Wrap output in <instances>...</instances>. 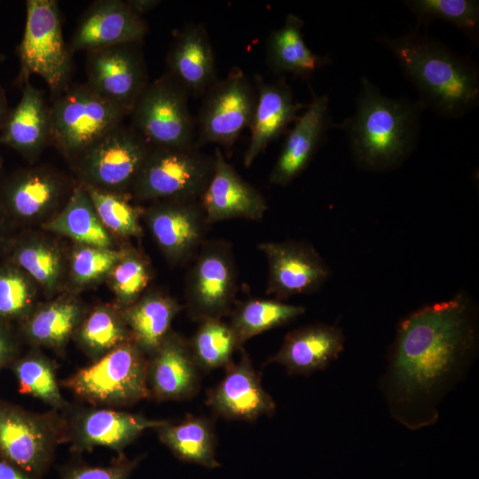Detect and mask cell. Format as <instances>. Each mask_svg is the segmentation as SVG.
Returning a JSON list of instances; mask_svg holds the SVG:
<instances>
[{
    "instance_id": "1",
    "label": "cell",
    "mask_w": 479,
    "mask_h": 479,
    "mask_svg": "<svg viewBox=\"0 0 479 479\" xmlns=\"http://www.w3.org/2000/svg\"><path fill=\"white\" fill-rule=\"evenodd\" d=\"M475 342V311L462 294L402 320L381 381L392 417L410 429L434 424L442 399L468 367Z\"/></svg>"
},
{
    "instance_id": "2",
    "label": "cell",
    "mask_w": 479,
    "mask_h": 479,
    "mask_svg": "<svg viewBox=\"0 0 479 479\" xmlns=\"http://www.w3.org/2000/svg\"><path fill=\"white\" fill-rule=\"evenodd\" d=\"M377 42L391 51L425 109L458 119L478 106L479 71L468 56L417 29L398 37H378Z\"/></svg>"
},
{
    "instance_id": "3",
    "label": "cell",
    "mask_w": 479,
    "mask_h": 479,
    "mask_svg": "<svg viewBox=\"0 0 479 479\" xmlns=\"http://www.w3.org/2000/svg\"><path fill=\"white\" fill-rule=\"evenodd\" d=\"M424 110L419 100L387 97L361 76L355 113L339 128L346 132L354 161L361 169L389 170L416 146Z\"/></svg>"
},
{
    "instance_id": "4",
    "label": "cell",
    "mask_w": 479,
    "mask_h": 479,
    "mask_svg": "<svg viewBox=\"0 0 479 479\" xmlns=\"http://www.w3.org/2000/svg\"><path fill=\"white\" fill-rule=\"evenodd\" d=\"M148 357L129 340L93 360L61 384L91 406L120 408L150 397Z\"/></svg>"
},
{
    "instance_id": "5",
    "label": "cell",
    "mask_w": 479,
    "mask_h": 479,
    "mask_svg": "<svg viewBox=\"0 0 479 479\" xmlns=\"http://www.w3.org/2000/svg\"><path fill=\"white\" fill-rule=\"evenodd\" d=\"M26 13L23 36L17 46L18 82L23 84L36 75L51 92L60 94L69 87L73 54L63 36L59 4L56 0H27Z\"/></svg>"
},
{
    "instance_id": "6",
    "label": "cell",
    "mask_w": 479,
    "mask_h": 479,
    "mask_svg": "<svg viewBox=\"0 0 479 479\" xmlns=\"http://www.w3.org/2000/svg\"><path fill=\"white\" fill-rule=\"evenodd\" d=\"M214 154L195 145L151 146L130 191L138 200H200L214 170Z\"/></svg>"
},
{
    "instance_id": "7",
    "label": "cell",
    "mask_w": 479,
    "mask_h": 479,
    "mask_svg": "<svg viewBox=\"0 0 479 479\" xmlns=\"http://www.w3.org/2000/svg\"><path fill=\"white\" fill-rule=\"evenodd\" d=\"M65 443L67 423L59 411L32 412L0 404V459L40 479Z\"/></svg>"
},
{
    "instance_id": "8",
    "label": "cell",
    "mask_w": 479,
    "mask_h": 479,
    "mask_svg": "<svg viewBox=\"0 0 479 479\" xmlns=\"http://www.w3.org/2000/svg\"><path fill=\"white\" fill-rule=\"evenodd\" d=\"M50 107L51 144L71 161L129 115L86 82L68 87Z\"/></svg>"
},
{
    "instance_id": "9",
    "label": "cell",
    "mask_w": 479,
    "mask_h": 479,
    "mask_svg": "<svg viewBox=\"0 0 479 479\" xmlns=\"http://www.w3.org/2000/svg\"><path fill=\"white\" fill-rule=\"evenodd\" d=\"M189 92L168 72L150 82L130 115V126L151 145H195V122L188 106Z\"/></svg>"
},
{
    "instance_id": "10",
    "label": "cell",
    "mask_w": 479,
    "mask_h": 479,
    "mask_svg": "<svg viewBox=\"0 0 479 479\" xmlns=\"http://www.w3.org/2000/svg\"><path fill=\"white\" fill-rule=\"evenodd\" d=\"M151 145L130 125L114 127L82 152L75 162L82 185L130 193Z\"/></svg>"
},
{
    "instance_id": "11",
    "label": "cell",
    "mask_w": 479,
    "mask_h": 479,
    "mask_svg": "<svg viewBox=\"0 0 479 479\" xmlns=\"http://www.w3.org/2000/svg\"><path fill=\"white\" fill-rule=\"evenodd\" d=\"M189 268L185 288V308L197 322L222 319L232 311L237 293V268L232 245L205 240Z\"/></svg>"
},
{
    "instance_id": "12",
    "label": "cell",
    "mask_w": 479,
    "mask_h": 479,
    "mask_svg": "<svg viewBox=\"0 0 479 479\" xmlns=\"http://www.w3.org/2000/svg\"><path fill=\"white\" fill-rule=\"evenodd\" d=\"M257 93L254 82L239 67L216 80L205 92L198 118L195 146L217 144L231 148L250 127Z\"/></svg>"
},
{
    "instance_id": "13",
    "label": "cell",
    "mask_w": 479,
    "mask_h": 479,
    "mask_svg": "<svg viewBox=\"0 0 479 479\" xmlns=\"http://www.w3.org/2000/svg\"><path fill=\"white\" fill-rule=\"evenodd\" d=\"M86 83L129 115L149 84L141 43H124L87 51Z\"/></svg>"
},
{
    "instance_id": "14",
    "label": "cell",
    "mask_w": 479,
    "mask_h": 479,
    "mask_svg": "<svg viewBox=\"0 0 479 479\" xmlns=\"http://www.w3.org/2000/svg\"><path fill=\"white\" fill-rule=\"evenodd\" d=\"M67 443L75 452L106 447L123 453V450L144 431L156 429L167 420H151L140 414L108 407H82L65 417Z\"/></svg>"
},
{
    "instance_id": "15",
    "label": "cell",
    "mask_w": 479,
    "mask_h": 479,
    "mask_svg": "<svg viewBox=\"0 0 479 479\" xmlns=\"http://www.w3.org/2000/svg\"><path fill=\"white\" fill-rule=\"evenodd\" d=\"M145 216L156 243L174 265L192 260L205 241L208 224L200 200L153 201Z\"/></svg>"
},
{
    "instance_id": "16",
    "label": "cell",
    "mask_w": 479,
    "mask_h": 479,
    "mask_svg": "<svg viewBox=\"0 0 479 479\" xmlns=\"http://www.w3.org/2000/svg\"><path fill=\"white\" fill-rule=\"evenodd\" d=\"M266 256V294L283 301L318 289L330 275L329 268L315 250L302 241H268L257 245Z\"/></svg>"
},
{
    "instance_id": "17",
    "label": "cell",
    "mask_w": 479,
    "mask_h": 479,
    "mask_svg": "<svg viewBox=\"0 0 479 479\" xmlns=\"http://www.w3.org/2000/svg\"><path fill=\"white\" fill-rule=\"evenodd\" d=\"M206 404L229 420L253 422L276 411L274 400L263 389L260 374L244 349L240 360L225 367L223 379L208 391Z\"/></svg>"
},
{
    "instance_id": "18",
    "label": "cell",
    "mask_w": 479,
    "mask_h": 479,
    "mask_svg": "<svg viewBox=\"0 0 479 479\" xmlns=\"http://www.w3.org/2000/svg\"><path fill=\"white\" fill-rule=\"evenodd\" d=\"M147 33L146 22L126 1L98 0L83 12L68 46L74 54L117 44H142Z\"/></svg>"
},
{
    "instance_id": "19",
    "label": "cell",
    "mask_w": 479,
    "mask_h": 479,
    "mask_svg": "<svg viewBox=\"0 0 479 479\" xmlns=\"http://www.w3.org/2000/svg\"><path fill=\"white\" fill-rule=\"evenodd\" d=\"M213 154V174L200 198L207 224L235 218L261 220L268 208L262 193L239 175L219 147Z\"/></svg>"
},
{
    "instance_id": "20",
    "label": "cell",
    "mask_w": 479,
    "mask_h": 479,
    "mask_svg": "<svg viewBox=\"0 0 479 479\" xmlns=\"http://www.w3.org/2000/svg\"><path fill=\"white\" fill-rule=\"evenodd\" d=\"M146 375L150 397L158 402L189 400L200 389V370L189 341L173 331L148 357Z\"/></svg>"
},
{
    "instance_id": "21",
    "label": "cell",
    "mask_w": 479,
    "mask_h": 479,
    "mask_svg": "<svg viewBox=\"0 0 479 479\" xmlns=\"http://www.w3.org/2000/svg\"><path fill=\"white\" fill-rule=\"evenodd\" d=\"M311 102L289 130L269 177L271 184L286 186L308 167L334 127L329 114L327 95H317L312 90Z\"/></svg>"
},
{
    "instance_id": "22",
    "label": "cell",
    "mask_w": 479,
    "mask_h": 479,
    "mask_svg": "<svg viewBox=\"0 0 479 479\" xmlns=\"http://www.w3.org/2000/svg\"><path fill=\"white\" fill-rule=\"evenodd\" d=\"M68 188V182L53 169H20L1 182L0 208L16 221H31L57 206Z\"/></svg>"
},
{
    "instance_id": "23",
    "label": "cell",
    "mask_w": 479,
    "mask_h": 479,
    "mask_svg": "<svg viewBox=\"0 0 479 479\" xmlns=\"http://www.w3.org/2000/svg\"><path fill=\"white\" fill-rule=\"evenodd\" d=\"M254 83L257 98L249 127L250 140L243 157L245 168H249L267 146L285 132L291 122L296 121L297 113L307 107V105L294 100L285 76L267 82L256 75Z\"/></svg>"
},
{
    "instance_id": "24",
    "label": "cell",
    "mask_w": 479,
    "mask_h": 479,
    "mask_svg": "<svg viewBox=\"0 0 479 479\" xmlns=\"http://www.w3.org/2000/svg\"><path fill=\"white\" fill-rule=\"evenodd\" d=\"M22 94L10 109L0 130V145L10 147L26 160L34 161L51 143V107L43 90L29 81L22 84Z\"/></svg>"
},
{
    "instance_id": "25",
    "label": "cell",
    "mask_w": 479,
    "mask_h": 479,
    "mask_svg": "<svg viewBox=\"0 0 479 479\" xmlns=\"http://www.w3.org/2000/svg\"><path fill=\"white\" fill-rule=\"evenodd\" d=\"M343 347L344 336L337 326H306L287 334L280 349L266 364H279L289 374L308 375L326 368Z\"/></svg>"
},
{
    "instance_id": "26",
    "label": "cell",
    "mask_w": 479,
    "mask_h": 479,
    "mask_svg": "<svg viewBox=\"0 0 479 479\" xmlns=\"http://www.w3.org/2000/svg\"><path fill=\"white\" fill-rule=\"evenodd\" d=\"M168 73L195 97L217 80L215 57L202 24H188L175 34L168 56Z\"/></svg>"
},
{
    "instance_id": "27",
    "label": "cell",
    "mask_w": 479,
    "mask_h": 479,
    "mask_svg": "<svg viewBox=\"0 0 479 479\" xmlns=\"http://www.w3.org/2000/svg\"><path fill=\"white\" fill-rule=\"evenodd\" d=\"M303 20L289 13L281 27L273 30L267 40L266 60L275 74L290 73L307 78L331 62L326 56H319L306 44Z\"/></svg>"
},
{
    "instance_id": "28",
    "label": "cell",
    "mask_w": 479,
    "mask_h": 479,
    "mask_svg": "<svg viewBox=\"0 0 479 479\" xmlns=\"http://www.w3.org/2000/svg\"><path fill=\"white\" fill-rule=\"evenodd\" d=\"M182 307L172 297L150 293L122 310L132 341L147 357L159 348Z\"/></svg>"
},
{
    "instance_id": "29",
    "label": "cell",
    "mask_w": 479,
    "mask_h": 479,
    "mask_svg": "<svg viewBox=\"0 0 479 479\" xmlns=\"http://www.w3.org/2000/svg\"><path fill=\"white\" fill-rule=\"evenodd\" d=\"M155 430L161 443L181 461L208 469L220 467L216 458V433L209 419L188 414L178 423L167 420Z\"/></svg>"
},
{
    "instance_id": "30",
    "label": "cell",
    "mask_w": 479,
    "mask_h": 479,
    "mask_svg": "<svg viewBox=\"0 0 479 479\" xmlns=\"http://www.w3.org/2000/svg\"><path fill=\"white\" fill-rule=\"evenodd\" d=\"M46 228L82 245L110 248L111 238L100 222L85 187L75 186L62 210Z\"/></svg>"
},
{
    "instance_id": "31",
    "label": "cell",
    "mask_w": 479,
    "mask_h": 479,
    "mask_svg": "<svg viewBox=\"0 0 479 479\" xmlns=\"http://www.w3.org/2000/svg\"><path fill=\"white\" fill-rule=\"evenodd\" d=\"M81 318L76 302L56 301L32 310L23 321V334L32 343L61 349L77 330Z\"/></svg>"
},
{
    "instance_id": "32",
    "label": "cell",
    "mask_w": 479,
    "mask_h": 479,
    "mask_svg": "<svg viewBox=\"0 0 479 479\" xmlns=\"http://www.w3.org/2000/svg\"><path fill=\"white\" fill-rule=\"evenodd\" d=\"M305 310L303 306L276 299H252L239 304L231 311L229 325L241 349L252 337L281 326L302 315Z\"/></svg>"
},
{
    "instance_id": "33",
    "label": "cell",
    "mask_w": 479,
    "mask_h": 479,
    "mask_svg": "<svg viewBox=\"0 0 479 479\" xmlns=\"http://www.w3.org/2000/svg\"><path fill=\"white\" fill-rule=\"evenodd\" d=\"M12 370L21 394L34 397L59 412L70 409L57 380V367L49 357L31 352L15 360Z\"/></svg>"
},
{
    "instance_id": "34",
    "label": "cell",
    "mask_w": 479,
    "mask_h": 479,
    "mask_svg": "<svg viewBox=\"0 0 479 479\" xmlns=\"http://www.w3.org/2000/svg\"><path fill=\"white\" fill-rule=\"evenodd\" d=\"M188 341L194 361L203 373L227 367L233 353L240 349L231 326L222 319L200 322Z\"/></svg>"
},
{
    "instance_id": "35",
    "label": "cell",
    "mask_w": 479,
    "mask_h": 479,
    "mask_svg": "<svg viewBox=\"0 0 479 479\" xmlns=\"http://www.w3.org/2000/svg\"><path fill=\"white\" fill-rule=\"evenodd\" d=\"M76 333L81 347L93 360L132 340L122 311L107 307L92 310L80 323Z\"/></svg>"
},
{
    "instance_id": "36",
    "label": "cell",
    "mask_w": 479,
    "mask_h": 479,
    "mask_svg": "<svg viewBox=\"0 0 479 479\" xmlns=\"http://www.w3.org/2000/svg\"><path fill=\"white\" fill-rule=\"evenodd\" d=\"M12 262L31 279L45 288H52L61 273V259L59 252L51 246L35 240L21 238L10 242L7 248Z\"/></svg>"
},
{
    "instance_id": "37",
    "label": "cell",
    "mask_w": 479,
    "mask_h": 479,
    "mask_svg": "<svg viewBox=\"0 0 479 479\" xmlns=\"http://www.w3.org/2000/svg\"><path fill=\"white\" fill-rule=\"evenodd\" d=\"M405 6L416 16L420 24L439 20L451 23L465 33L474 43L478 42L479 2L475 0H407Z\"/></svg>"
},
{
    "instance_id": "38",
    "label": "cell",
    "mask_w": 479,
    "mask_h": 479,
    "mask_svg": "<svg viewBox=\"0 0 479 479\" xmlns=\"http://www.w3.org/2000/svg\"><path fill=\"white\" fill-rule=\"evenodd\" d=\"M34 300L32 279L12 262L0 263V322L24 321Z\"/></svg>"
},
{
    "instance_id": "39",
    "label": "cell",
    "mask_w": 479,
    "mask_h": 479,
    "mask_svg": "<svg viewBox=\"0 0 479 479\" xmlns=\"http://www.w3.org/2000/svg\"><path fill=\"white\" fill-rule=\"evenodd\" d=\"M84 187L106 229L122 237H137L142 233L138 223L139 209L129 201L130 193Z\"/></svg>"
},
{
    "instance_id": "40",
    "label": "cell",
    "mask_w": 479,
    "mask_h": 479,
    "mask_svg": "<svg viewBox=\"0 0 479 479\" xmlns=\"http://www.w3.org/2000/svg\"><path fill=\"white\" fill-rule=\"evenodd\" d=\"M146 263L137 255L126 254L112 269V286L124 307L135 302L150 282Z\"/></svg>"
},
{
    "instance_id": "41",
    "label": "cell",
    "mask_w": 479,
    "mask_h": 479,
    "mask_svg": "<svg viewBox=\"0 0 479 479\" xmlns=\"http://www.w3.org/2000/svg\"><path fill=\"white\" fill-rule=\"evenodd\" d=\"M123 255L122 251L82 245L72 255L74 279L80 284L95 281L112 271Z\"/></svg>"
},
{
    "instance_id": "42",
    "label": "cell",
    "mask_w": 479,
    "mask_h": 479,
    "mask_svg": "<svg viewBox=\"0 0 479 479\" xmlns=\"http://www.w3.org/2000/svg\"><path fill=\"white\" fill-rule=\"evenodd\" d=\"M139 458L131 459L123 453L107 466L72 465L61 472L62 479H130L139 462Z\"/></svg>"
},
{
    "instance_id": "43",
    "label": "cell",
    "mask_w": 479,
    "mask_h": 479,
    "mask_svg": "<svg viewBox=\"0 0 479 479\" xmlns=\"http://www.w3.org/2000/svg\"><path fill=\"white\" fill-rule=\"evenodd\" d=\"M17 352L16 341L6 324L0 322V370L13 360Z\"/></svg>"
},
{
    "instance_id": "44",
    "label": "cell",
    "mask_w": 479,
    "mask_h": 479,
    "mask_svg": "<svg viewBox=\"0 0 479 479\" xmlns=\"http://www.w3.org/2000/svg\"><path fill=\"white\" fill-rule=\"evenodd\" d=\"M0 479H35L13 466L12 464L0 459Z\"/></svg>"
},
{
    "instance_id": "45",
    "label": "cell",
    "mask_w": 479,
    "mask_h": 479,
    "mask_svg": "<svg viewBox=\"0 0 479 479\" xmlns=\"http://www.w3.org/2000/svg\"><path fill=\"white\" fill-rule=\"evenodd\" d=\"M129 7L138 16L142 17L144 14L153 11L156 6L161 4L159 0H126Z\"/></svg>"
},
{
    "instance_id": "46",
    "label": "cell",
    "mask_w": 479,
    "mask_h": 479,
    "mask_svg": "<svg viewBox=\"0 0 479 479\" xmlns=\"http://www.w3.org/2000/svg\"><path fill=\"white\" fill-rule=\"evenodd\" d=\"M5 215L0 208V254L7 251L10 241L7 238V228L4 218Z\"/></svg>"
},
{
    "instance_id": "47",
    "label": "cell",
    "mask_w": 479,
    "mask_h": 479,
    "mask_svg": "<svg viewBox=\"0 0 479 479\" xmlns=\"http://www.w3.org/2000/svg\"><path fill=\"white\" fill-rule=\"evenodd\" d=\"M9 112L10 109L8 107L6 94L4 88L0 84V130L7 119Z\"/></svg>"
},
{
    "instance_id": "48",
    "label": "cell",
    "mask_w": 479,
    "mask_h": 479,
    "mask_svg": "<svg viewBox=\"0 0 479 479\" xmlns=\"http://www.w3.org/2000/svg\"><path fill=\"white\" fill-rule=\"evenodd\" d=\"M6 57L4 53L0 52V63L5 60Z\"/></svg>"
},
{
    "instance_id": "49",
    "label": "cell",
    "mask_w": 479,
    "mask_h": 479,
    "mask_svg": "<svg viewBox=\"0 0 479 479\" xmlns=\"http://www.w3.org/2000/svg\"><path fill=\"white\" fill-rule=\"evenodd\" d=\"M2 170H3V158L0 155V176L2 174Z\"/></svg>"
}]
</instances>
